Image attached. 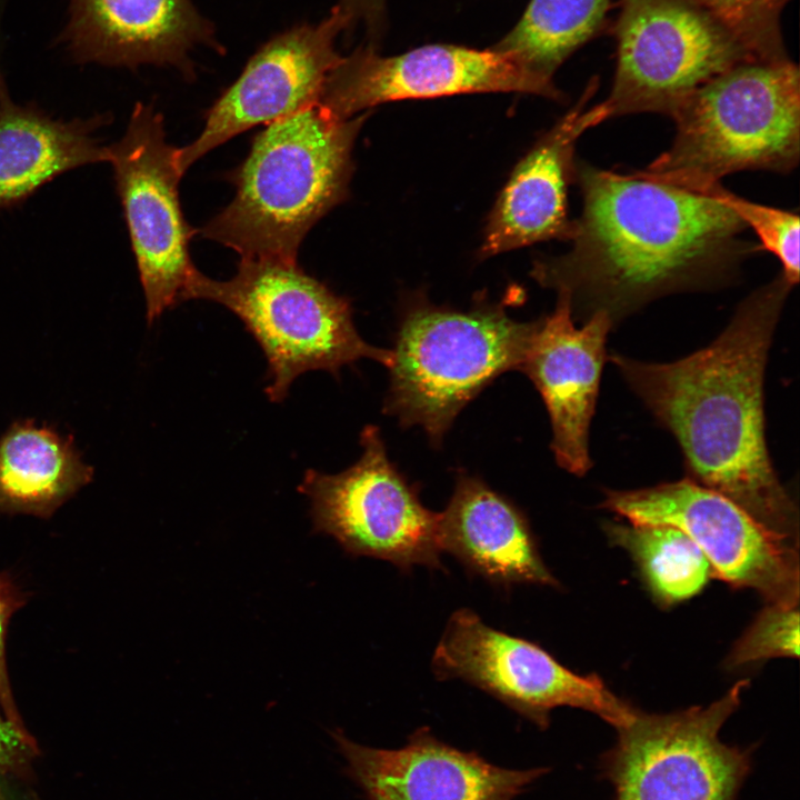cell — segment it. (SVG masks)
Segmentation results:
<instances>
[{"label": "cell", "mask_w": 800, "mask_h": 800, "mask_svg": "<svg viewBox=\"0 0 800 800\" xmlns=\"http://www.w3.org/2000/svg\"><path fill=\"white\" fill-rule=\"evenodd\" d=\"M26 602L24 594L4 573H0V708L8 720L27 730L17 709L6 662V636L12 614Z\"/></svg>", "instance_id": "cell-27"}, {"label": "cell", "mask_w": 800, "mask_h": 800, "mask_svg": "<svg viewBox=\"0 0 800 800\" xmlns=\"http://www.w3.org/2000/svg\"><path fill=\"white\" fill-rule=\"evenodd\" d=\"M368 114L341 120L316 102L267 124L230 176L233 199L202 236L241 259L297 262L309 230L348 194L352 149Z\"/></svg>", "instance_id": "cell-3"}, {"label": "cell", "mask_w": 800, "mask_h": 800, "mask_svg": "<svg viewBox=\"0 0 800 800\" xmlns=\"http://www.w3.org/2000/svg\"><path fill=\"white\" fill-rule=\"evenodd\" d=\"M472 92H522L559 100L561 91L516 56L491 48L434 43L391 57L367 44L328 74L318 103L347 120L378 104Z\"/></svg>", "instance_id": "cell-13"}, {"label": "cell", "mask_w": 800, "mask_h": 800, "mask_svg": "<svg viewBox=\"0 0 800 800\" xmlns=\"http://www.w3.org/2000/svg\"><path fill=\"white\" fill-rule=\"evenodd\" d=\"M0 800H9V799L2 793L1 790H0Z\"/></svg>", "instance_id": "cell-30"}, {"label": "cell", "mask_w": 800, "mask_h": 800, "mask_svg": "<svg viewBox=\"0 0 800 800\" xmlns=\"http://www.w3.org/2000/svg\"><path fill=\"white\" fill-rule=\"evenodd\" d=\"M718 17L758 60H789L781 16L791 0H696Z\"/></svg>", "instance_id": "cell-25"}, {"label": "cell", "mask_w": 800, "mask_h": 800, "mask_svg": "<svg viewBox=\"0 0 800 800\" xmlns=\"http://www.w3.org/2000/svg\"><path fill=\"white\" fill-rule=\"evenodd\" d=\"M799 654V604L767 603L732 647L728 668Z\"/></svg>", "instance_id": "cell-26"}, {"label": "cell", "mask_w": 800, "mask_h": 800, "mask_svg": "<svg viewBox=\"0 0 800 800\" xmlns=\"http://www.w3.org/2000/svg\"><path fill=\"white\" fill-rule=\"evenodd\" d=\"M190 0H72L68 37L77 57L112 66L171 64L191 73L189 53L211 39Z\"/></svg>", "instance_id": "cell-18"}, {"label": "cell", "mask_w": 800, "mask_h": 800, "mask_svg": "<svg viewBox=\"0 0 800 800\" xmlns=\"http://www.w3.org/2000/svg\"><path fill=\"white\" fill-rule=\"evenodd\" d=\"M557 293L553 312L537 322L520 370L548 410L557 463L581 477L592 466L589 430L608 359L607 338L614 327L602 312L576 327L570 297Z\"/></svg>", "instance_id": "cell-15"}, {"label": "cell", "mask_w": 800, "mask_h": 800, "mask_svg": "<svg viewBox=\"0 0 800 800\" xmlns=\"http://www.w3.org/2000/svg\"><path fill=\"white\" fill-rule=\"evenodd\" d=\"M611 32L616 71L610 118L639 112L672 117L707 82L756 59L738 37L696 0H617ZM758 60V59H757Z\"/></svg>", "instance_id": "cell-7"}, {"label": "cell", "mask_w": 800, "mask_h": 800, "mask_svg": "<svg viewBox=\"0 0 800 800\" xmlns=\"http://www.w3.org/2000/svg\"><path fill=\"white\" fill-rule=\"evenodd\" d=\"M437 679H461L492 696L540 729L558 707L592 712L617 730L637 709L617 697L597 674H579L538 643L486 624L471 609L449 618L434 649Z\"/></svg>", "instance_id": "cell-10"}, {"label": "cell", "mask_w": 800, "mask_h": 800, "mask_svg": "<svg viewBox=\"0 0 800 800\" xmlns=\"http://www.w3.org/2000/svg\"><path fill=\"white\" fill-rule=\"evenodd\" d=\"M702 194L710 196L734 212L751 229L759 248L771 252L781 263V273L796 286L799 282V217L778 208L752 202L717 183Z\"/></svg>", "instance_id": "cell-24"}, {"label": "cell", "mask_w": 800, "mask_h": 800, "mask_svg": "<svg viewBox=\"0 0 800 800\" xmlns=\"http://www.w3.org/2000/svg\"><path fill=\"white\" fill-rule=\"evenodd\" d=\"M791 288L780 272L739 303L709 346L684 358L662 363L611 353L607 360L674 437L689 479L798 544V508L768 450L763 389L769 350Z\"/></svg>", "instance_id": "cell-2"}, {"label": "cell", "mask_w": 800, "mask_h": 800, "mask_svg": "<svg viewBox=\"0 0 800 800\" xmlns=\"http://www.w3.org/2000/svg\"><path fill=\"white\" fill-rule=\"evenodd\" d=\"M36 747L29 732L14 726L0 710V776L26 764Z\"/></svg>", "instance_id": "cell-28"}, {"label": "cell", "mask_w": 800, "mask_h": 800, "mask_svg": "<svg viewBox=\"0 0 800 800\" xmlns=\"http://www.w3.org/2000/svg\"><path fill=\"white\" fill-rule=\"evenodd\" d=\"M576 178L582 212L571 249L532 270L541 286L570 297L573 319L602 312L616 327L663 296L728 282L759 249L710 196L586 164Z\"/></svg>", "instance_id": "cell-1"}, {"label": "cell", "mask_w": 800, "mask_h": 800, "mask_svg": "<svg viewBox=\"0 0 800 800\" xmlns=\"http://www.w3.org/2000/svg\"><path fill=\"white\" fill-rule=\"evenodd\" d=\"M349 27L362 23L370 46L377 48L386 29V0H340L337 4Z\"/></svg>", "instance_id": "cell-29"}, {"label": "cell", "mask_w": 800, "mask_h": 800, "mask_svg": "<svg viewBox=\"0 0 800 800\" xmlns=\"http://www.w3.org/2000/svg\"><path fill=\"white\" fill-rule=\"evenodd\" d=\"M612 0H530L514 28L493 49L516 56L553 83L558 68L607 27Z\"/></svg>", "instance_id": "cell-22"}, {"label": "cell", "mask_w": 800, "mask_h": 800, "mask_svg": "<svg viewBox=\"0 0 800 800\" xmlns=\"http://www.w3.org/2000/svg\"><path fill=\"white\" fill-rule=\"evenodd\" d=\"M611 542L629 552L652 597L671 606L699 593L713 577L700 548L678 528L664 524L611 522Z\"/></svg>", "instance_id": "cell-23"}, {"label": "cell", "mask_w": 800, "mask_h": 800, "mask_svg": "<svg viewBox=\"0 0 800 800\" xmlns=\"http://www.w3.org/2000/svg\"><path fill=\"white\" fill-rule=\"evenodd\" d=\"M92 476L72 437L51 427L21 420L0 436V512L49 518Z\"/></svg>", "instance_id": "cell-21"}, {"label": "cell", "mask_w": 800, "mask_h": 800, "mask_svg": "<svg viewBox=\"0 0 800 800\" xmlns=\"http://www.w3.org/2000/svg\"><path fill=\"white\" fill-rule=\"evenodd\" d=\"M362 454L348 469L304 472L298 491L310 503L312 532L334 538L346 553L388 561L402 571L413 566L442 569L440 512L426 508L418 489L389 460L376 426L360 434Z\"/></svg>", "instance_id": "cell-9"}, {"label": "cell", "mask_w": 800, "mask_h": 800, "mask_svg": "<svg viewBox=\"0 0 800 800\" xmlns=\"http://www.w3.org/2000/svg\"><path fill=\"white\" fill-rule=\"evenodd\" d=\"M108 152L151 324L187 301L198 272L189 252L194 230L179 199L177 148L166 140L161 113L139 102L124 134Z\"/></svg>", "instance_id": "cell-11"}, {"label": "cell", "mask_w": 800, "mask_h": 800, "mask_svg": "<svg viewBox=\"0 0 800 800\" xmlns=\"http://www.w3.org/2000/svg\"><path fill=\"white\" fill-rule=\"evenodd\" d=\"M347 774L368 800H516L547 772L507 769L472 751L417 729L399 749L357 743L340 729L330 732Z\"/></svg>", "instance_id": "cell-16"}, {"label": "cell", "mask_w": 800, "mask_h": 800, "mask_svg": "<svg viewBox=\"0 0 800 800\" xmlns=\"http://www.w3.org/2000/svg\"><path fill=\"white\" fill-rule=\"evenodd\" d=\"M670 148L637 176L703 193L743 170L789 172L799 162L800 79L790 59L743 61L713 78L671 117Z\"/></svg>", "instance_id": "cell-4"}, {"label": "cell", "mask_w": 800, "mask_h": 800, "mask_svg": "<svg viewBox=\"0 0 800 800\" xmlns=\"http://www.w3.org/2000/svg\"><path fill=\"white\" fill-rule=\"evenodd\" d=\"M217 302L234 313L267 359L264 392L272 402L286 399L302 373L340 369L359 359L387 368L393 350L367 343L358 333L350 302L306 273L297 262L241 259L228 280L211 279L199 270L187 300Z\"/></svg>", "instance_id": "cell-5"}, {"label": "cell", "mask_w": 800, "mask_h": 800, "mask_svg": "<svg viewBox=\"0 0 800 800\" xmlns=\"http://www.w3.org/2000/svg\"><path fill=\"white\" fill-rule=\"evenodd\" d=\"M593 78L579 101L517 164L491 210L480 248L482 258L537 242L570 240L567 192L576 178L573 160L581 134L610 118L602 102L587 109L598 89Z\"/></svg>", "instance_id": "cell-17"}, {"label": "cell", "mask_w": 800, "mask_h": 800, "mask_svg": "<svg viewBox=\"0 0 800 800\" xmlns=\"http://www.w3.org/2000/svg\"><path fill=\"white\" fill-rule=\"evenodd\" d=\"M748 683L737 682L707 707L659 714L637 710L603 758L614 800H736L750 756L719 734Z\"/></svg>", "instance_id": "cell-8"}, {"label": "cell", "mask_w": 800, "mask_h": 800, "mask_svg": "<svg viewBox=\"0 0 800 800\" xmlns=\"http://www.w3.org/2000/svg\"><path fill=\"white\" fill-rule=\"evenodd\" d=\"M106 122V116L53 120L16 104L0 77V209L20 203L66 171L108 162V147L92 134Z\"/></svg>", "instance_id": "cell-20"}, {"label": "cell", "mask_w": 800, "mask_h": 800, "mask_svg": "<svg viewBox=\"0 0 800 800\" xmlns=\"http://www.w3.org/2000/svg\"><path fill=\"white\" fill-rule=\"evenodd\" d=\"M439 542L472 574L501 586L558 587L526 514L482 480L460 474L440 512Z\"/></svg>", "instance_id": "cell-19"}, {"label": "cell", "mask_w": 800, "mask_h": 800, "mask_svg": "<svg viewBox=\"0 0 800 800\" xmlns=\"http://www.w3.org/2000/svg\"><path fill=\"white\" fill-rule=\"evenodd\" d=\"M537 322H519L494 303L468 311L412 304L397 333L384 411L440 444L469 401L521 369Z\"/></svg>", "instance_id": "cell-6"}, {"label": "cell", "mask_w": 800, "mask_h": 800, "mask_svg": "<svg viewBox=\"0 0 800 800\" xmlns=\"http://www.w3.org/2000/svg\"><path fill=\"white\" fill-rule=\"evenodd\" d=\"M629 522L680 529L712 574L757 591L767 603L799 604L798 544L773 533L736 502L688 477L636 490H606L601 504Z\"/></svg>", "instance_id": "cell-12"}, {"label": "cell", "mask_w": 800, "mask_h": 800, "mask_svg": "<svg viewBox=\"0 0 800 800\" xmlns=\"http://www.w3.org/2000/svg\"><path fill=\"white\" fill-rule=\"evenodd\" d=\"M347 28L348 20L336 6L318 24L293 28L263 46L207 111L200 134L177 148L181 173L234 136L316 103L342 57L334 43Z\"/></svg>", "instance_id": "cell-14"}]
</instances>
